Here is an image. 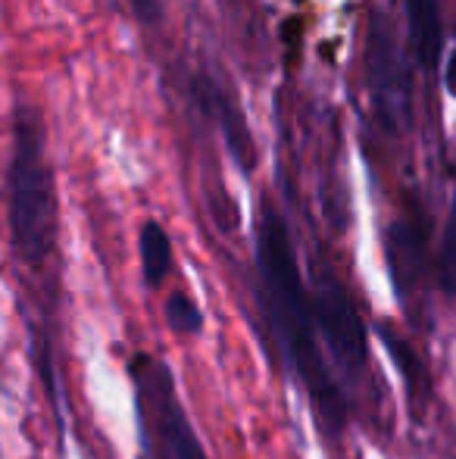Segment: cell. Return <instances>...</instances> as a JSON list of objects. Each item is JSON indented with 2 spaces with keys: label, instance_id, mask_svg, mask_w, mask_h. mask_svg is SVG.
<instances>
[{
  "label": "cell",
  "instance_id": "9",
  "mask_svg": "<svg viewBox=\"0 0 456 459\" xmlns=\"http://www.w3.org/2000/svg\"><path fill=\"white\" fill-rule=\"evenodd\" d=\"M441 278H444V288L456 294V197H453L451 222H447V235H444V254H441Z\"/></svg>",
  "mask_w": 456,
  "mask_h": 459
},
{
  "label": "cell",
  "instance_id": "3",
  "mask_svg": "<svg viewBox=\"0 0 456 459\" xmlns=\"http://www.w3.org/2000/svg\"><path fill=\"white\" fill-rule=\"evenodd\" d=\"M366 75H369L372 109L384 132H407L413 119V85L400 38L384 13L372 16L369 41H366Z\"/></svg>",
  "mask_w": 456,
  "mask_h": 459
},
{
  "label": "cell",
  "instance_id": "11",
  "mask_svg": "<svg viewBox=\"0 0 456 459\" xmlns=\"http://www.w3.org/2000/svg\"><path fill=\"white\" fill-rule=\"evenodd\" d=\"M447 91L456 97V50L451 54V60H447Z\"/></svg>",
  "mask_w": 456,
  "mask_h": 459
},
{
  "label": "cell",
  "instance_id": "6",
  "mask_svg": "<svg viewBox=\"0 0 456 459\" xmlns=\"http://www.w3.org/2000/svg\"><path fill=\"white\" fill-rule=\"evenodd\" d=\"M409 44L422 66H434L441 54V13L438 0H407Z\"/></svg>",
  "mask_w": 456,
  "mask_h": 459
},
{
  "label": "cell",
  "instance_id": "1",
  "mask_svg": "<svg viewBox=\"0 0 456 459\" xmlns=\"http://www.w3.org/2000/svg\"><path fill=\"white\" fill-rule=\"evenodd\" d=\"M54 178L44 160L41 132H38V122L22 109L10 163V231L22 260H47L54 247Z\"/></svg>",
  "mask_w": 456,
  "mask_h": 459
},
{
  "label": "cell",
  "instance_id": "4",
  "mask_svg": "<svg viewBox=\"0 0 456 459\" xmlns=\"http://www.w3.org/2000/svg\"><path fill=\"white\" fill-rule=\"evenodd\" d=\"M134 372H138V397L144 410L151 459H207L201 441L185 422L169 375L159 368V363H138Z\"/></svg>",
  "mask_w": 456,
  "mask_h": 459
},
{
  "label": "cell",
  "instance_id": "10",
  "mask_svg": "<svg viewBox=\"0 0 456 459\" xmlns=\"http://www.w3.org/2000/svg\"><path fill=\"white\" fill-rule=\"evenodd\" d=\"M128 4L134 6V13H138L141 19H147V22H151V19H157L159 16V6H157V0H128Z\"/></svg>",
  "mask_w": 456,
  "mask_h": 459
},
{
  "label": "cell",
  "instance_id": "2",
  "mask_svg": "<svg viewBox=\"0 0 456 459\" xmlns=\"http://www.w3.org/2000/svg\"><path fill=\"white\" fill-rule=\"evenodd\" d=\"M256 250H260V266L266 288L275 303V319L285 332L297 363L306 368V378L313 387H323V378L316 375V353L310 344V316H306V297L300 288L297 260H294L291 238L285 231L281 216L266 206L260 216V231H256Z\"/></svg>",
  "mask_w": 456,
  "mask_h": 459
},
{
  "label": "cell",
  "instance_id": "5",
  "mask_svg": "<svg viewBox=\"0 0 456 459\" xmlns=\"http://www.w3.org/2000/svg\"><path fill=\"white\" fill-rule=\"evenodd\" d=\"M316 316L323 322L325 334L331 341V351L341 359H359L363 357V328L353 313V303L347 300L344 288L331 278L319 281L316 290Z\"/></svg>",
  "mask_w": 456,
  "mask_h": 459
},
{
  "label": "cell",
  "instance_id": "8",
  "mask_svg": "<svg viewBox=\"0 0 456 459\" xmlns=\"http://www.w3.org/2000/svg\"><path fill=\"white\" fill-rule=\"evenodd\" d=\"M169 325L176 334H197L201 332V309L194 307L188 294L169 297Z\"/></svg>",
  "mask_w": 456,
  "mask_h": 459
},
{
  "label": "cell",
  "instance_id": "7",
  "mask_svg": "<svg viewBox=\"0 0 456 459\" xmlns=\"http://www.w3.org/2000/svg\"><path fill=\"white\" fill-rule=\"evenodd\" d=\"M141 266H144L147 284H153V288L163 284V278L169 275L172 244H169V235H166L157 222H147L144 231H141Z\"/></svg>",
  "mask_w": 456,
  "mask_h": 459
}]
</instances>
